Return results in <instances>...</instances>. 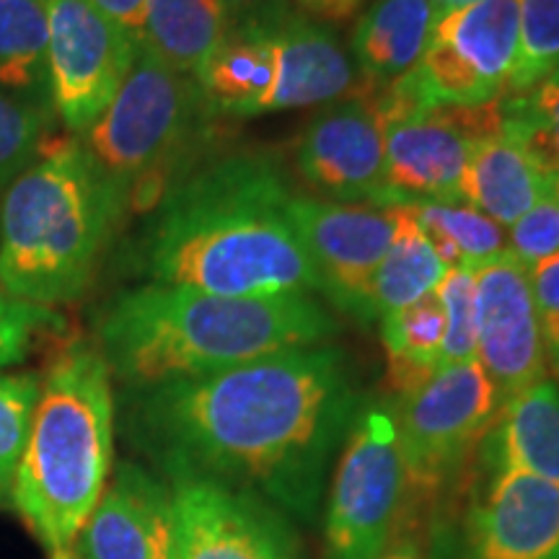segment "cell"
Wrapping results in <instances>:
<instances>
[{
  "mask_svg": "<svg viewBox=\"0 0 559 559\" xmlns=\"http://www.w3.org/2000/svg\"><path fill=\"white\" fill-rule=\"evenodd\" d=\"M213 117L192 75L160 62L140 45L130 73L107 111L81 143L107 177L124 213L151 210L171 185L192 171L190 158Z\"/></svg>",
  "mask_w": 559,
  "mask_h": 559,
  "instance_id": "obj_6",
  "label": "cell"
},
{
  "mask_svg": "<svg viewBox=\"0 0 559 559\" xmlns=\"http://www.w3.org/2000/svg\"><path fill=\"white\" fill-rule=\"evenodd\" d=\"M453 508L404 498L394 534L379 559H451Z\"/></svg>",
  "mask_w": 559,
  "mask_h": 559,
  "instance_id": "obj_30",
  "label": "cell"
},
{
  "mask_svg": "<svg viewBox=\"0 0 559 559\" xmlns=\"http://www.w3.org/2000/svg\"><path fill=\"white\" fill-rule=\"evenodd\" d=\"M91 3L104 13L111 24L120 26L130 39H135L138 45H143L148 0H91Z\"/></svg>",
  "mask_w": 559,
  "mask_h": 559,
  "instance_id": "obj_36",
  "label": "cell"
},
{
  "mask_svg": "<svg viewBox=\"0 0 559 559\" xmlns=\"http://www.w3.org/2000/svg\"><path fill=\"white\" fill-rule=\"evenodd\" d=\"M407 498L391 404L362 402L349 425L324 513V559H379Z\"/></svg>",
  "mask_w": 559,
  "mask_h": 559,
  "instance_id": "obj_10",
  "label": "cell"
},
{
  "mask_svg": "<svg viewBox=\"0 0 559 559\" xmlns=\"http://www.w3.org/2000/svg\"><path fill=\"white\" fill-rule=\"evenodd\" d=\"M559 68V0H519V55L506 96L528 94Z\"/></svg>",
  "mask_w": 559,
  "mask_h": 559,
  "instance_id": "obj_27",
  "label": "cell"
},
{
  "mask_svg": "<svg viewBox=\"0 0 559 559\" xmlns=\"http://www.w3.org/2000/svg\"><path fill=\"white\" fill-rule=\"evenodd\" d=\"M549 358H551V366H555V370H557V373H559V347L555 349V353L549 355Z\"/></svg>",
  "mask_w": 559,
  "mask_h": 559,
  "instance_id": "obj_41",
  "label": "cell"
},
{
  "mask_svg": "<svg viewBox=\"0 0 559 559\" xmlns=\"http://www.w3.org/2000/svg\"><path fill=\"white\" fill-rule=\"evenodd\" d=\"M451 559H559V485L526 472L469 474Z\"/></svg>",
  "mask_w": 559,
  "mask_h": 559,
  "instance_id": "obj_13",
  "label": "cell"
},
{
  "mask_svg": "<svg viewBox=\"0 0 559 559\" xmlns=\"http://www.w3.org/2000/svg\"><path fill=\"white\" fill-rule=\"evenodd\" d=\"M474 334L479 366L502 402L547 379L528 270L510 249L474 270Z\"/></svg>",
  "mask_w": 559,
  "mask_h": 559,
  "instance_id": "obj_16",
  "label": "cell"
},
{
  "mask_svg": "<svg viewBox=\"0 0 559 559\" xmlns=\"http://www.w3.org/2000/svg\"><path fill=\"white\" fill-rule=\"evenodd\" d=\"M228 29L221 0H148L143 45L177 73L194 79Z\"/></svg>",
  "mask_w": 559,
  "mask_h": 559,
  "instance_id": "obj_23",
  "label": "cell"
},
{
  "mask_svg": "<svg viewBox=\"0 0 559 559\" xmlns=\"http://www.w3.org/2000/svg\"><path fill=\"white\" fill-rule=\"evenodd\" d=\"M230 26L251 24V21H264L288 11L285 0H221Z\"/></svg>",
  "mask_w": 559,
  "mask_h": 559,
  "instance_id": "obj_37",
  "label": "cell"
},
{
  "mask_svg": "<svg viewBox=\"0 0 559 559\" xmlns=\"http://www.w3.org/2000/svg\"><path fill=\"white\" fill-rule=\"evenodd\" d=\"M288 215L309 251L321 293L353 317L370 321V280L394 236L389 210L324 202L293 192Z\"/></svg>",
  "mask_w": 559,
  "mask_h": 559,
  "instance_id": "obj_15",
  "label": "cell"
},
{
  "mask_svg": "<svg viewBox=\"0 0 559 559\" xmlns=\"http://www.w3.org/2000/svg\"><path fill=\"white\" fill-rule=\"evenodd\" d=\"M75 542L79 559H179L171 485L135 461H120Z\"/></svg>",
  "mask_w": 559,
  "mask_h": 559,
  "instance_id": "obj_18",
  "label": "cell"
},
{
  "mask_svg": "<svg viewBox=\"0 0 559 559\" xmlns=\"http://www.w3.org/2000/svg\"><path fill=\"white\" fill-rule=\"evenodd\" d=\"M438 11L430 0H376L353 29V60L368 94L407 75L428 47Z\"/></svg>",
  "mask_w": 559,
  "mask_h": 559,
  "instance_id": "obj_21",
  "label": "cell"
},
{
  "mask_svg": "<svg viewBox=\"0 0 559 559\" xmlns=\"http://www.w3.org/2000/svg\"><path fill=\"white\" fill-rule=\"evenodd\" d=\"M506 120L526 124H555L559 128V79H547L521 96H502Z\"/></svg>",
  "mask_w": 559,
  "mask_h": 559,
  "instance_id": "obj_35",
  "label": "cell"
},
{
  "mask_svg": "<svg viewBox=\"0 0 559 559\" xmlns=\"http://www.w3.org/2000/svg\"><path fill=\"white\" fill-rule=\"evenodd\" d=\"M39 389V373H0V500L11 498Z\"/></svg>",
  "mask_w": 559,
  "mask_h": 559,
  "instance_id": "obj_29",
  "label": "cell"
},
{
  "mask_svg": "<svg viewBox=\"0 0 559 559\" xmlns=\"http://www.w3.org/2000/svg\"><path fill=\"white\" fill-rule=\"evenodd\" d=\"M551 192H555V198L559 200V174H555V177H551Z\"/></svg>",
  "mask_w": 559,
  "mask_h": 559,
  "instance_id": "obj_40",
  "label": "cell"
},
{
  "mask_svg": "<svg viewBox=\"0 0 559 559\" xmlns=\"http://www.w3.org/2000/svg\"><path fill=\"white\" fill-rule=\"evenodd\" d=\"M55 109L0 91V192L39 158L52 130Z\"/></svg>",
  "mask_w": 559,
  "mask_h": 559,
  "instance_id": "obj_28",
  "label": "cell"
},
{
  "mask_svg": "<svg viewBox=\"0 0 559 559\" xmlns=\"http://www.w3.org/2000/svg\"><path fill=\"white\" fill-rule=\"evenodd\" d=\"M394 218V236L376 270L368 288L370 321L383 319L391 311L417 304L419 298L430 296L436 285L443 280L445 267L438 251L419 223L404 205L386 207Z\"/></svg>",
  "mask_w": 559,
  "mask_h": 559,
  "instance_id": "obj_22",
  "label": "cell"
},
{
  "mask_svg": "<svg viewBox=\"0 0 559 559\" xmlns=\"http://www.w3.org/2000/svg\"><path fill=\"white\" fill-rule=\"evenodd\" d=\"M528 283L536 317H539L544 347L551 355L559 347V254L531 267Z\"/></svg>",
  "mask_w": 559,
  "mask_h": 559,
  "instance_id": "obj_34",
  "label": "cell"
},
{
  "mask_svg": "<svg viewBox=\"0 0 559 559\" xmlns=\"http://www.w3.org/2000/svg\"><path fill=\"white\" fill-rule=\"evenodd\" d=\"M500 469L559 485V383L542 379L502 402L472 466L477 474Z\"/></svg>",
  "mask_w": 559,
  "mask_h": 559,
  "instance_id": "obj_19",
  "label": "cell"
},
{
  "mask_svg": "<svg viewBox=\"0 0 559 559\" xmlns=\"http://www.w3.org/2000/svg\"><path fill=\"white\" fill-rule=\"evenodd\" d=\"M179 559H304L293 521L267 500L218 481H169Z\"/></svg>",
  "mask_w": 559,
  "mask_h": 559,
  "instance_id": "obj_14",
  "label": "cell"
},
{
  "mask_svg": "<svg viewBox=\"0 0 559 559\" xmlns=\"http://www.w3.org/2000/svg\"><path fill=\"white\" fill-rule=\"evenodd\" d=\"M502 400L479 360L438 368L423 386L391 404L407 498L453 508Z\"/></svg>",
  "mask_w": 559,
  "mask_h": 559,
  "instance_id": "obj_8",
  "label": "cell"
},
{
  "mask_svg": "<svg viewBox=\"0 0 559 559\" xmlns=\"http://www.w3.org/2000/svg\"><path fill=\"white\" fill-rule=\"evenodd\" d=\"M508 249L519 257L526 270L559 254V200L551 187L526 215H521L510 226Z\"/></svg>",
  "mask_w": 559,
  "mask_h": 559,
  "instance_id": "obj_33",
  "label": "cell"
},
{
  "mask_svg": "<svg viewBox=\"0 0 559 559\" xmlns=\"http://www.w3.org/2000/svg\"><path fill=\"white\" fill-rule=\"evenodd\" d=\"M122 215L81 138L47 143L0 202V288L50 309L81 298Z\"/></svg>",
  "mask_w": 559,
  "mask_h": 559,
  "instance_id": "obj_5",
  "label": "cell"
},
{
  "mask_svg": "<svg viewBox=\"0 0 559 559\" xmlns=\"http://www.w3.org/2000/svg\"><path fill=\"white\" fill-rule=\"evenodd\" d=\"M360 404L345 355L311 345L120 389V428L166 481H218L311 523Z\"/></svg>",
  "mask_w": 559,
  "mask_h": 559,
  "instance_id": "obj_1",
  "label": "cell"
},
{
  "mask_svg": "<svg viewBox=\"0 0 559 559\" xmlns=\"http://www.w3.org/2000/svg\"><path fill=\"white\" fill-rule=\"evenodd\" d=\"M194 81L210 111L226 117L368 96L334 34L290 11L230 26Z\"/></svg>",
  "mask_w": 559,
  "mask_h": 559,
  "instance_id": "obj_7",
  "label": "cell"
},
{
  "mask_svg": "<svg viewBox=\"0 0 559 559\" xmlns=\"http://www.w3.org/2000/svg\"><path fill=\"white\" fill-rule=\"evenodd\" d=\"M304 11L324 21H347L360 9L362 0H296Z\"/></svg>",
  "mask_w": 559,
  "mask_h": 559,
  "instance_id": "obj_38",
  "label": "cell"
},
{
  "mask_svg": "<svg viewBox=\"0 0 559 559\" xmlns=\"http://www.w3.org/2000/svg\"><path fill=\"white\" fill-rule=\"evenodd\" d=\"M117 402L94 342H70L47 368L11 502L41 547L68 551L102 500L115 461Z\"/></svg>",
  "mask_w": 559,
  "mask_h": 559,
  "instance_id": "obj_4",
  "label": "cell"
},
{
  "mask_svg": "<svg viewBox=\"0 0 559 559\" xmlns=\"http://www.w3.org/2000/svg\"><path fill=\"white\" fill-rule=\"evenodd\" d=\"M549 79H559V68L555 70V73H551V75H549Z\"/></svg>",
  "mask_w": 559,
  "mask_h": 559,
  "instance_id": "obj_43",
  "label": "cell"
},
{
  "mask_svg": "<svg viewBox=\"0 0 559 559\" xmlns=\"http://www.w3.org/2000/svg\"><path fill=\"white\" fill-rule=\"evenodd\" d=\"M52 559H73V555L70 551H55Z\"/></svg>",
  "mask_w": 559,
  "mask_h": 559,
  "instance_id": "obj_42",
  "label": "cell"
},
{
  "mask_svg": "<svg viewBox=\"0 0 559 559\" xmlns=\"http://www.w3.org/2000/svg\"><path fill=\"white\" fill-rule=\"evenodd\" d=\"M290 185L275 158L230 153L185 174L148 210L135 264L151 283L226 298L321 290L290 223Z\"/></svg>",
  "mask_w": 559,
  "mask_h": 559,
  "instance_id": "obj_2",
  "label": "cell"
},
{
  "mask_svg": "<svg viewBox=\"0 0 559 559\" xmlns=\"http://www.w3.org/2000/svg\"><path fill=\"white\" fill-rule=\"evenodd\" d=\"M66 319L50 306L13 298L0 290V370L26 360L37 340L60 332Z\"/></svg>",
  "mask_w": 559,
  "mask_h": 559,
  "instance_id": "obj_32",
  "label": "cell"
},
{
  "mask_svg": "<svg viewBox=\"0 0 559 559\" xmlns=\"http://www.w3.org/2000/svg\"><path fill=\"white\" fill-rule=\"evenodd\" d=\"M45 9L55 117L83 135L117 96L140 45L91 0H45Z\"/></svg>",
  "mask_w": 559,
  "mask_h": 559,
  "instance_id": "obj_12",
  "label": "cell"
},
{
  "mask_svg": "<svg viewBox=\"0 0 559 559\" xmlns=\"http://www.w3.org/2000/svg\"><path fill=\"white\" fill-rule=\"evenodd\" d=\"M519 55V0H474L440 13L407 75L376 94L381 115L481 107L506 96Z\"/></svg>",
  "mask_w": 559,
  "mask_h": 559,
  "instance_id": "obj_9",
  "label": "cell"
},
{
  "mask_svg": "<svg viewBox=\"0 0 559 559\" xmlns=\"http://www.w3.org/2000/svg\"><path fill=\"white\" fill-rule=\"evenodd\" d=\"M425 230L445 267L479 270L508 249L502 226L464 202H415L404 205Z\"/></svg>",
  "mask_w": 559,
  "mask_h": 559,
  "instance_id": "obj_26",
  "label": "cell"
},
{
  "mask_svg": "<svg viewBox=\"0 0 559 559\" xmlns=\"http://www.w3.org/2000/svg\"><path fill=\"white\" fill-rule=\"evenodd\" d=\"M551 177L506 124L474 143L459 200L498 226H513L549 192Z\"/></svg>",
  "mask_w": 559,
  "mask_h": 559,
  "instance_id": "obj_20",
  "label": "cell"
},
{
  "mask_svg": "<svg viewBox=\"0 0 559 559\" xmlns=\"http://www.w3.org/2000/svg\"><path fill=\"white\" fill-rule=\"evenodd\" d=\"M500 102L381 117L386 145V207L459 200V185L474 143L502 128Z\"/></svg>",
  "mask_w": 559,
  "mask_h": 559,
  "instance_id": "obj_11",
  "label": "cell"
},
{
  "mask_svg": "<svg viewBox=\"0 0 559 559\" xmlns=\"http://www.w3.org/2000/svg\"><path fill=\"white\" fill-rule=\"evenodd\" d=\"M300 177L337 200L386 207V145L376 96H360L321 111L298 140Z\"/></svg>",
  "mask_w": 559,
  "mask_h": 559,
  "instance_id": "obj_17",
  "label": "cell"
},
{
  "mask_svg": "<svg viewBox=\"0 0 559 559\" xmlns=\"http://www.w3.org/2000/svg\"><path fill=\"white\" fill-rule=\"evenodd\" d=\"M334 330L309 296L226 298L148 283L104 306L94 345L120 389H143L319 345Z\"/></svg>",
  "mask_w": 559,
  "mask_h": 559,
  "instance_id": "obj_3",
  "label": "cell"
},
{
  "mask_svg": "<svg viewBox=\"0 0 559 559\" xmlns=\"http://www.w3.org/2000/svg\"><path fill=\"white\" fill-rule=\"evenodd\" d=\"M430 3H432V9H436L438 16H440V13H445V11L461 9V5H469V3H474V0H430Z\"/></svg>",
  "mask_w": 559,
  "mask_h": 559,
  "instance_id": "obj_39",
  "label": "cell"
},
{
  "mask_svg": "<svg viewBox=\"0 0 559 559\" xmlns=\"http://www.w3.org/2000/svg\"><path fill=\"white\" fill-rule=\"evenodd\" d=\"M445 313L443 366L477 358V334H474V270L449 267L432 290ZM440 366V368H443Z\"/></svg>",
  "mask_w": 559,
  "mask_h": 559,
  "instance_id": "obj_31",
  "label": "cell"
},
{
  "mask_svg": "<svg viewBox=\"0 0 559 559\" xmlns=\"http://www.w3.org/2000/svg\"><path fill=\"white\" fill-rule=\"evenodd\" d=\"M0 91L52 107L45 0H0Z\"/></svg>",
  "mask_w": 559,
  "mask_h": 559,
  "instance_id": "obj_25",
  "label": "cell"
},
{
  "mask_svg": "<svg viewBox=\"0 0 559 559\" xmlns=\"http://www.w3.org/2000/svg\"><path fill=\"white\" fill-rule=\"evenodd\" d=\"M381 340L389 358V383L396 396L423 386L443 366L445 313L436 293L381 319Z\"/></svg>",
  "mask_w": 559,
  "mask_h": 559,
  "instance_id": "obj_24",
  "label": "cell"
}]
</instances>
